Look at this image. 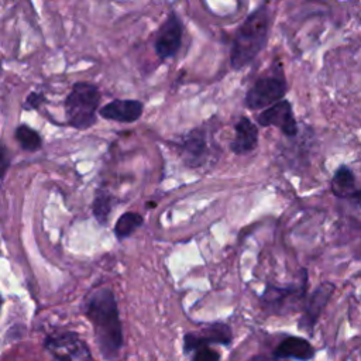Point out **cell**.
Wrapping results in <instances>:
<instances>
[{
	"label": "cell",
	"mask_w": 361,
	"mask_h": 361,
	"mask_svg": "<svg viewBox=\"0 0 361 361\" xmlns=\"http://www.w3.org/2000/svg\"><path fill=\"white\" fill-rule=\"evenodd\" d=\"M361 189V188H360ZM360 189L355 186V176L348 166H340L331 179V192L337 197H347L355 200Z\"/></svg>",
	"instance_id": "obj_15"
},
{
	"label": "cell",
	"mask_w": 361,
	"mask_h": 361,
	"mask_svg": "<svg viewBox=\"0 0 361 361\" xmlns=\"http://www.w3.org/2000/svg\"><path fill=\"white\" fill-rule=\"evenodd\" d=\"M113 202H114V197L107 190L99 189L96 192V196H94L93 204H92V212L100 224H104L107 221L109 214L113 209Z\"/></svg>",
	"instance_id": "obj_17"
},
{
	"label": "cell",
	"mask_w": 361,
	"mask_h": 361,
	"mask_svg": "<svg viewBox=\"0 0 361 361\" xmlns=\"http://www.w3.org/2000/svg\"><path fill=\"white\" fill-rule=\"evenodd\" d=\"M314 357L313 345L300 337H286L283 338L274 350L272 358L285 360V358H295V360H310Z\"/></svg>",
	"instance_id": "obj_14"
},
{
	"label": "cell",
	"mask_w": 361,
	"mask_h": 361,
	"mask_svg": "<svg viewBox=\"0 0 361 361\" xmlns=\"http://www.w3.org/2000/svg\"><path fill=\"white\" fill-rule=\"evenodd\" d=\"M231 340H233L231 329L227 324L214 323V324H209L207 327H203L200 331L186 333L183 336V351L186 354L200 347H206L212 344L228 345Z\"/></svg>",
	"instance_id": "obj_9"
},
{
	"label": "cell",
	"mask_w": 361,
	"mask_h": 361,
	"mask_svg": "<svg viewBox=\"0 0 361 361\" xmlns=\"http://www.w3.org/2000/svg\"><path fill=\"white\" fill-rule=\"evenodd\" d=\"M99 89L89 82H76L65 99V116L68 124L78 130H86L96 121L100 104Z\"/></svg>",
	"instance_id": "obj_3"
},
{
	"label": "cell",
	"mask_w": 361,
	"mask_h": 361,
	"mask_svg": "<svg viewBox=\"0 0 361 361\" xmlns=\"http://www.w3.org/2000/svg\"><path fill=\"white\" fill-rule=\"evenodd\" d=\"M11 164V157L8 149L4 145H0V180L4 178L7 169L10 168Z\"/></svg>",
	"instance_id": "obj_21"
},
{
	"label": "cell",
	"mask_w": 361,
	"mask_h": 361,
	"mask_svg": "<svg viewBox=\"0 0 361 361\" xmlns=\"http://www.w3.org/2000/svg\"><path fill=\"white\" fill-rule=\"evenodd\" d=\"M271 27V14L267 4L251 11L237 28L230 49V65L238 71L250 65L265 48Z\"/></svg>",
	"instance_id": "obj_2"
},
{
	"label": "cell",
	"mask_w": 361,
	"mask_h": 361,
	"mask_svg": "<svg viewBox=\"0 0 361 361\" xmlns=\"http://www.w3.org/2000/svg\"><path fill=\"white\" fill-rule=\"evenodd\" d=\"M45 350L55 358L62 361H86L92 360V353L80 336L75 331H59L47 336L44 341Z\"/></svg>",
	"instance_id": "obj_4"
},
{
	"label": "cell",
	"mask_w": 361,
	"mask_h": 361,
	"mask_svg": "<svg viewBox=\"0 0 361 361\" xmlns=\"http://www.w3.org/2000/svg\"><path fill=\"white\" fill-rule=\"evenodd\" d=\"M16 140L25 151H37L42 145V138L39 133L27 124H20L16 128Z\"/></svg>",
	"instance_id": "obj_18"
},
{
	"label": "cell",
	"mask_w": 361,
	"mask_h": 361,
	"mask_svg": "<svg viewBox=\"0 0 361 361\" xmlns=\"http://www.w3.org/2000/svg\"><path fill=\"white\" fill-rule=\"evenodd\" d=\"M179 149L185 165L189 168L200 166L207 155V141L203 130L196 128L190 131L179 144Z\"/></svg>",
	"instance_id": "obj_12"
},
{
	"label": "cell",
	"mask_w": 361,
	"mask_h": 361,
	"mask_svg": "<svg viewBox=\"0 0 361 361\" xmlns=\"http://www.w3.org/2000/svg\"><path fill=\"white\" fill-rule=\"evenodd\" d=\"M83 310L93 326L94 340L102 357L106 360L118 357L123 347V326L113 290L99 288L90 292Z\"/></svg>",
	"instance_id": "obj_1"
},
{
	"label": "cell",
	"mask_w": 361,
	"mask_h": 361,
	"mask_svg": "<svg viewBox=\"0 0 361 361\" xmlns=\"http://www.w3.org/2000/svg\"><path fill=\"white\" fill-rule=\"evenodd\" d=\"M182 34L183 24L175 11H171L166 20L159 27L155 41L154 49L159 59L165 61L175 56L182 45Z\"/></svg>",
	"instance_id": "obj_7"
},
{
	"label": "cell",
	"mask_w": 361,
	"mask_h": 361,
	"mask_svg": "<svg viewBox=\"0 0 361 361\" xmlns=\"http://www.w3.org/2000/svg\"><path fill=\"white\" fill-rule=\"evenodd\" d=\"M144 110V104L135 99H114L104 104L99 114L111 121L117 123H134L137 121Z\"/></svg>",
	"instance_id": "obj_11"
},
{
	"label": "cell",
	"mask_w": 361,
	"mask_h": 361,
	"mask_svg": "<svg viewBox=\"0 0 361 361\" xmlns=\"http://www.w3.org/2000/svg\"><path fill=\"white\" fill-rule=\"evenodd\" d=\"M257 121L262 127H278L288 137H295L298 134V123L293 116L292 104L286 99H281L265 107L262 113L258 114Z\"/></svg>",
	"instance_id": "obj_8"
},
{
	"label": "cell",
	"mask_w": 361,
	"mask_h": 361,
	"mask_svg": "<svg viewBox=\"0 0 361 361\" xmlns=\"http://www.w3.org/2000/svg\"><path fill=\"white\" fill-rule=\"evenodd\" d=\"M306 290V281L302 286H288L281 288L268 283L262 296L261 305L267 313H276V314H286L298 310L299 305L305 298Z\"/></svg>",
	"instance_id": "obj_6"
},
{
	"label": "cell",
	"mask_w": 361,
	"mask_h": 361,
	"mask_svg": "<svg viewBox=\"0 0 361 361\" xmlns=\"http://www.w3.org/2000/svg\"><path fill=\"white\" fill-rule=\"evenodd\" d=\"M0 302H1V299H0Z\"/></svg>",
	"instance_id": "obj_22"
},
{
	"label": "cell",
	"mask_w": 361,
	"mask_h": 361,
	"mask_svg": "<svg viewBox=\"0 0 361 361\" xmlns=\"http://www.w3.org/2000/svg\"><path fill=\"white\" fill-rule=\"evenodd\" d=\"M45 102V96L42 94V93H39V92H31L28 96H27V99H25V102H24V110H37V109H39V106Z\"/></svg>",
	"instance_id": "obj_20"
},
{
	"label": "cell",
	"mask_w": 361,
	"mask_h": 361,
	"mask_svg": "<svg viewBox=\"0 0 361 361\" xmlns=\"http://www.w3.org/2000/svg\"><path fill=\"white\" fill-rule=\"evenodd\" d=\"M288 83L282 75H268L258 78L248 89L244 103L251 110H259L283 99Z\"/></svg>",
	"instance_id": "obj_5"
},
{
	"label": "cell",
	"mask_w": 361,
	"mask_h": 361,
	"mask_svg": "<svg viewBox=\"0 0 361 361\" xmlns=\"http://www.w3.org/2000/svg\"><path fill=\"white\" fill-rule=\"evenodd\" d=\"M235 135L233 141L230 142V148L234 154L243 155L248 154L252 151L257 144H258V128L257 126L248 118V117H241L235 127Z\"/></svg>",
	"instance_id": "obj_13"
},
{
	"label": "cell",
	"mask_w": 361,
	"mask_h": 361,
	"mask_svg": "<svg viewBox=\"0 0 361 361\" xmlns=\"http://www.w3.org/2000/svg\"><path fill=\"white\" fill-rule=\"evenodd\" d=\"M195 361H216L220 358V353L212 350L209 345L200 347L195 350V354L192 357Z\"/></svg>",
	"instance_id": "obj_19"
},
{
	"label": "cell",
	"mask_w": 361,
	"mask_h": 361,
	"mask_svg": "<svg viewBox=\"0 0 361 361\" xmlns=\"http://www.w3.org/2000/svg\"><path fill=\"white\" fill-rule=\"evenodd\" d=\"M334 290V285L330 282L320 283L309 296L307 303L303 307L302 317L299 320V327L307 333H312L313 326L316 324L319 316L322 314V310L326 307L329 299L331 298Z\"/></svg>",
	"instance_id": "obj_10"
},
{
	"label": "cell",
	"mask_w": 361,
	"mask_h": 361,
	"mask_svg": "<svg viewBox=\"0 0 361 361\" xmlns=\"http://www.w3.org/2000/svg\"><path fill=\"white\" fill-rule=\"evenodd\" d=\"M144 217L135 212H126L118 217L114 226V234L118 240L130 237L140 226H142Z\"/></svg>",
	"instance_id": "obj_16"
}]
</instances>
